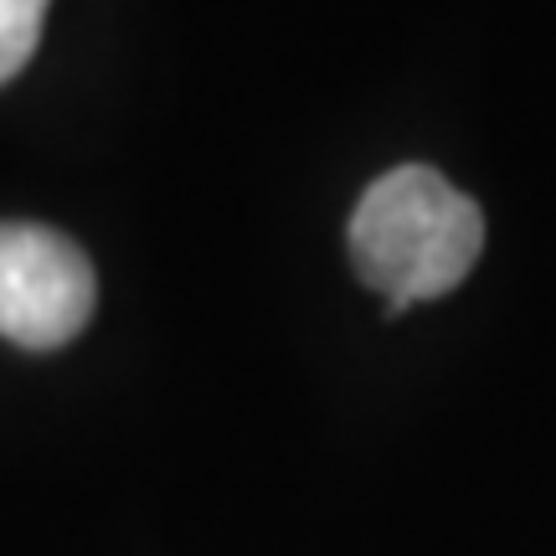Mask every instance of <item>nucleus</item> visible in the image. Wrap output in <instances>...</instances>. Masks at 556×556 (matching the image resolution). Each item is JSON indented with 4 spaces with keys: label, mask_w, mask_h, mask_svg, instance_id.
Returning a JSON list of instances; mask_svg holds the SVG:
<instances>
[{
    "label": "nucleus",
    "mask_w": 556,
    "mask_h": 556,
    "mask_svg": "<svg viewBox=\"0 0 556 556\" xmlns=\"http://www.w3.org/2000/svg\"><path fill=\"white\" fill-rule=\"evenodd\" d=\"M345 242L356 274L387 294V315H407L475 274L484 217L433 165H397L366 186Z\"/></svg>",
    "instance_id": "obj_1"
},
{
    "label": "nucleus",
    "mask_w": 556,
    "mask_h": 556,
    "mask_svg": "<svg viewBox=\"0 0 556 556\" xmlns=\"http://www.w3.org/2000/svg\"><path fill=\"white\" fill-rule=\"evenodd\" d=\"M99 299L93 263L73 238L37 222H0V336L26 351H58Z\"/></svg>",
    "instance_id": "obj_2"
},
{
    "label": "nucleus",
    "mask_w": 556,
    "mask_h": 556,
    "mask_svg": "<svg viewBox=\"0 0 556 556\" xmlns=\"http://www.w3.org/2000/svg\"><path fill=\"white\" fill-rule=\"evenodd\" d=\"M47 21V0H0V83H11L31 62Z\"/></svg>",
    "instance_id": "obj_3"
}]
</instances>
